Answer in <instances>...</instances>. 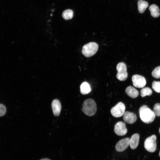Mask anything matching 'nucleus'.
<instances>
[{"label": "nucleus", "mask_w": 160, "mask_h": 160, "mask_svg": "<svg viewBox=\"0 0 160 160\" xmlns=\"http://www.w3.org/2000/svg\"><path fill=\"white\" fill-rule=\"evenodd\" d=\"M133 85L135 87L142 88L146 84V80L143 76L137 74L133 75L132 77Z\"/></svg>", "instance_id": "0eeeda50"}, {"label": "nucleus", "mask_w": 160, "mask_h": 160, "mask_svg": "<svg viewBox=\"0 0 160 160\" xmlns=\"http://www.w3.org/2000/svg\"><path fill=\"white\" fill-rule=\"evenodd\" d=\"M140 95L142 97L146 96H150L152 93L151 89L149 87H146L143 88L140 91Z\"/></svg>", "instance_id": "a211bd4d"}, {"label": "nucleus", "mask_w": 160, "mask_h": 160, "mask_svg": "<svg viewBox=\"0 0 160 160\" xmlns=\"http://www.w3.org/2000/svg\"><path fill=\"white\" fill-rule=\"evenodd\" d=\"M138 10L139 13H143L148 6V2L143 0H139L137 3Z\"/></svg>", "instance_id": "2eb2a0df"}, {"label": "nucleus", "mask_w": 160, "mask_h": 160, "mask_svg": "<svg viewBox=\"0 0 160 160\" xmlns=\"http://www.w3.org/2000/svg\"><path fill=\"white\" fill-rule=\"evenodd\" d=\"M153 112L155 115L157 116H160V104H155L153 108Z\"/></svg>", "instance_id": "412c9836"}, {"label": "nucleus", "mask_w": 160, "mask_h": 160, "mask_svg": "<svg viewBox=\"0 0 160 160\" xmlns=\"http://www.w3.org/2000/svg\"><path fill=\"white\" fill-rule=\"evenodd\" d=\"M149 9L150 11L151 16L154 18L158 17L160 15V10L159 7L155 4L151 5Z\"/></svg>", "instance_id": "4468645a"}, {"label": "nucleus", "mask_w": 160, "mask_h": 160, "mask_svg": "<svg viewBox=\"0 0 160 160\" xmlns=\"http://www.w3.org/2000/svg\"><path fill=\"white\" fill-rule=\"evenodd\" d=\"M80 92L81 94L85 95L89 93L91 89L89 84L86 82H83L80 86Z\"/></svg>", "instance_id": "dca6fc26"}, {"label": "nucleus", "mask_w": 160, "mask_h": 160, "mask_svg": "<svg viewBox=\"0 0 160 160\" xmlns=\"http://www.w3.org/2000/svg\"><path fill=\"white\" fill-rule=\"evenodd\" d=\"M52 108L54 115L58 116L61 110V105L59 101L57 99H55L52 103Z\"/></svg>", "instance_id": "9b49d317"}, {"label": "nucleus", "mask_w": 160, "mask_h": 160, "mask_svg": "<svg viewBox=\"0 0 160 160\" xmlns=\"http://www.w3.org/2000/svg\"><path fill=\"white\" fill-rule=\"evenodd\" d=\"M125 107L124 104L121 102H119L111 108V113L113 116L119 117L123 115L125 112Z\"/></svg>", "instance_id": "423d86ee"}, {"label": "nucleus", "mask_w": 160, "mask_h": 160, "mask_svg": "<svg viewBox=\"0 0 160 160\" xmlns=\"http://www.w3.org/2000/svg\"><path fill=\"white\" fill-rule=\"evenodd\" d=\"M152 87L156 92L160 93V81H153L152 83Z\"/></svg>", "instance_id": "aec40b11"}, {"label": "nucleus", "mask_w": 160, "mask_h": 160, "mask_svg": "<svg viewBox=\"0 0 160 160\" xmlns=\"http://www.w3.org/2000/svg\"><path fill=\"white\" fill-rule=\"evenodd\" d=\"M139 135L138 134L133 135L130 139L129 145L131 148L135 149L137 147L139 139Z\"/></svg>", "instance_id": "ddd939ff"}, {"label": "nucleus", "mask_w": 160, "mask_h": 160, "mask_svg": "<svg viewBox=\"0 0 160 160\" xmlns=\"http://www.w3.org/2000/svg\"><path fill=\"white\" fill-rule=\"evenodd\" d=\"M114 131L115 134L119 136L125 135L127 132L125 124L121 121L116 123L114 126Z\"/></svg>", "instance_id": "6e6552de"}, {"label": "nucleus", "mask_w": 160, "mask_h": 160, "mask_svg": "<svg viewBox=\"0 0 160 160\" xmlns=\"http://www.w3.org/2000/svg\"><path fill=\"white\" fill-rule=\"evenodd\" d=\"M152 75L156 79L160 78V66L156 67L153 71Z\"/></svg>", "instance_id": "6ab92c4d"}, {"label": "nucleus", "mask_w": 160, "mask_h": 160, "mask_svg": "<svg viewBox=\"0 0 160 160\" xmlns=\"http://www.w3.org/2000/svg\"><path fill=\"white\" fill-rule=\"evenodd\" d=\"M159 156H160V151H159Z\"/></svg>", "instance_id": "b1692460"}, {"label": "nucleus", "mask_w": 160, "mask_h": 160, "mask_svg": "<svg viewBox=\"0 0 160 160\" xmlns=\"http://www.w3.org/2000/svg\"><path fill=\"white\" fill-rule=\"evenodd\" d=\"M130 139L128 137L121 139L116 143L115 149L119 152H123L129 146L130 144Z\"/></svg>", "instance_id": "1a4fd4ad"}, {"label": "nucleus", "mask_w": 160, "mask_h": 160, "mask_svg": "<svg viewBox=\"0 0 160 160\" xmlns=\"http://www.w3.org/2000/svg\"><path fill=\"white\" fill-rule=\"evenodd\" d=\"M117 73L116 78L120 81L125 80L127 78L128 73L126 64L123 62L119 63L116 67Z\"/></svg>", "instance_id": "20e7f679"}, {"label": "nucleus", "mask_w": 160, "mask_h": 160, "mask_svg": "<svg viewBox=\"0 0 160 160\" xmlns=\"http://www.w3.org/2000/svg\"><path fill=\"white\" fill-rule=\"evenodd\" d=\"M123 119L125 123L128 124H132L136 121L137 118L136 115L134 113L127 111L124 114Z\"/></svg>", "instance_id": "9d476101"}, {"label": "nucleus", "mask_w": 160, "mask_h": 160, "mask_svg": "<svg viewBox=\"0 0 160 160\" xmlns=\"http://www.w3.org/2000/svg\"><path fill=\"white\" fill-rule=\"evenodd\" d=\"M159 133L160 134V128L159 129Z\"/></svg>", "instance_id": "393cba45"}, {"label": "nucleus", "mask_w": 160, "mask_h": 160, "mask_svg": "<svg viewBox=\"0 0 160 160\" xmlns=\"http://www.w3.org/2000/svg\"><path fill=\"white\" fill-rule=\"evenodd\" d=\"M156 137L155 135H153L145 139L144 146L147 151L151 153L155 151L156 148Z\"/></svg>", "instance_id": "39448f33"}, {"label": "nucleus", "mask_w": 160, "mask_h": 160, "mask_svg": "<svg viewBox=\"0 0 160 160\" xmlns=\"http://www.w3.org/2000/svg\"><path fill=\"white\" fill-rule=\"evenodd\" d=\"M140 116L141 120L144 123L149 124L152 122L155 118L153 111L146 105H143L139 110Z\"/></svg>", "instance_id": "f257e3e1"}, {"label": "nucleus", "mask_w": 160, "mask_h": 160, "mask_svg": "<svg viewBox=\"0 0 160 160\" xmlns=\"http://www.w3.org/2000/svg\"><path fill=\"white\" fill-rule=\"evenodd\" d=\"M82 111L87 116L94 115L97 111L96 104L94 100L91 99L86 100L82 104Z\"/></svg>", "instance_id": "f03ea898"}, {"label": "nucleus", "mask_w": 160, "mask_h": 160, "mask_svg": "<svg viewBox=\"0 0 160 160\" xmlns=\"http://www.w3.org/2000/svg\"><path fill=\"white\" fill-rule=\"evenodd\" d=\"M126 93L128 96L132 98L137 97L139 95L138 91L132 86H129L125 89Z\"/></svg>", "instance_id": "f8f14e48"}, {"label": "nucleus", "mask_w": 160, "mask_h": 160, "mask_svg": "<svg viewBox=\"0 0 160 160\" xmlns=\"http://www.w3.org/2000/svg\"><path fill=\"white\" fill-rule=\"evenodd\" d=\"M73 15V11L70 9H68L63 11L62 13V17L65 19L68 20L72 18Z\"/></svg>", "instance_id": "f3484780"}, {"label": "nucleus", "mask_w": 160, "mask_h": 160, "mask_svg": "<svg viewBox=\"0 0 160 160\" xmlns=\"http://www.w3.org/2000/svg\"><path fill=\"white\" fill-rule=\"evenodd\" d=\"M98 49V45L95 42H90L84 45L82 47V53L86 57L94 55Z\"/></svg>", "instance_id": "7ed1b4c3"}, {"label": "nucleus", "mask_w": 160, "mask_h": 160, "mask_svg": "<svg viewBox=\"0 0 160 160\" xmlns=\"http://www.w3.org/2000/svg\"><path fill=\"white\" fill-rule=\"evenodd\" d=\"M6 111V109L5 106L0 104V117L4 116L5 113Z\"/></svg>", "instance_id": "4be33fe9"}, {"label": "nucleus", "mask_w": 160, "mask_h": 160, "mask_svg": "<svg viewBox=\"0 0 160 160\" xmlns=\"http://www.w3.org/2000/svg\"><path fill=\"white\" fill-rule=\"evenodd\" d=\"M40 160H51L47 158H43V159H41Z\"/></svg>", "instance_id": "5701e85b"}]
</instances>
